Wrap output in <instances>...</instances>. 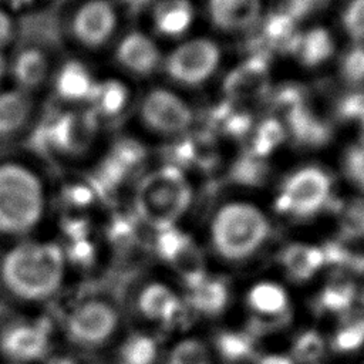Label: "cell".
<instances>
[{"label":"cell","instance_id":"6da1fadb","mask_svg":"<svg viewBox=\"0 0 364 364\" xmlns=\"http://www.w3.org/2000/svg\"><path fill=\"white\" fill-rule=\"evenodd\" d=\"M67 260L55 240L34 236L13 240L0 257V280L14 297L43 301L53 297L65 279Z\"/></svg>","mask_w":364,"mask_h":364},{"label":"cell","instance_id":"7a4b0ae2","mask_svg":"<svg viewBox=\"0 0 364 364\" xmlns=\"http://www.w3.org/2000/svg\"><path fill=\"white\" fill-rule=\"evenodd\" d=\"M53 189L23 158L0 159V235L11 240L33 236L47 216Z\"/></svg>","mask_w":364,"mask_h":364},{"label":"cell","instance_id":"3957f363","mask_svg":"<svg viewBox=\"0 0 364 364\" xmlns=\"http://www.w3.org/2000/svg\"><path fill=\"white\" fill-rule=\"evenodd\" d=\"M132 213L154 232L179 226L192 205L193 188L189 175L164 162L148 168L132 185Z\"/></svg>","mask_w":364,"mask_h":364},{"label":"cell","instance_id":"277c9868","mask_svg":"<svg viewBox=\"0 0 364 364\" xmlns=\"http://www.w3.org/2000/svg\"><path fill=\"white\" fill-rule=\"evenodd\" d=\"M37 125L40 151L63 162L98 154L105 128L87 107H58Z\"/></svg>","mask_w":364,"mask_h":364},{"label":"cell","instance_id":"5b68a950","mask_svg":"<svg viewBox=\"0 0 364 364\" xmlns=\"http://www.w3.org/2000/svg\"><path fill=\"white\" fill-rule=\"evenodd\" d=\"M269 230V219L259 206L247 200H230L212 215L209 239L219 256L240 260L263 245Z\"/></svg>","mask_w":364,"mask_h":364},{"label":"cell","instance_id":"8992f818","mask_svg":"<svg viewBox=\"0 0 364 364\" xmlns=\"http://www.w3.org/2000/svg\"><path fill=\"white\" fill-rule=\"evenodd\" d=\"M132 115L148 135L169 144L189 135L196 119L185 94L166 82L151 84L138 94Z\"/></svg>","mask_w":364,"mask_h":364},{"label":"cell","instance_id":"52a82bcc","mask_svg":"<svg viewBox=\"0 0 364 364\" xmlns=\"http://www.w3.org/2000/svg\"><path fill=\"white\" fill-rule=\"evenodd\" d=\"M222 48L208 36L191 34L165 48L161 75L183 91L206 84L222 64Z\"/></svg>","mask_w":364,"mask_h":364},{"label":"cell","instance_id":"ba28073f","mask_svg":"<svg viewBox=\"0 0 364 364\" xmlns=\"http://www.w3.org/2000/svg\"><path fill=\"white\" fill-rule=\"evenodd\" d=\"M122 11L117 0H75L64 23L65 34L81 50H111L122 31Z\"/></svg>","mask_w":364,"mask_h":364},{"label":"cell","instance_id":"9c48e42d","mask_svg":"<svg viewBox=\"0 0 364 364\" xmlns=\"http://www.w3.org/2000/svg\"><path fill=\"white\" fill-rule=\"evenodd\" d=\"M333 181L323 168L306 165L294 169L282 182L276 198V209L291 218H310L330 200Z\"/></svg>","mask_w":364,"mask_h":364},{"label":"cell","instance_id":"30bf717a","mask_svg":"<svg viewBox=\"0 0 364 364\" xmlns=\"http://www.w3.org/2000/svg\"><path fill=\"white\" fill-rule=\"evenodd\" d=\"M165 48L148 28L134 27L121 31L111 53L118 74L134 82L161 75Z\"/></svg>","mask_w":364,"mask_h":364},{"label":"cell","instance_id":"8fae6325","mask_svg":"<svg viewBox=\"0 0 364 364\" xmlns=\"http://www.w3.org/2000/svg\"><path fill=\"white\" fill-rule=\"evenodd\" d=\"M119 326L117 309L102 299H87L75 304L64 320V331L71 343L95 348L114 337Z\"/></svg>","mask_w":364,"mask_h":364},{"label":"cell","instance_id":"7c38bea8","mask_svg":"<svg viewBox=\"0 0 364 364\" xmlns=\"http://www.w3.org/2000/svg\"><path fill=\"white\" fill-rule=\"evenodd\" d=\"M51 326L43 318H14L0 330V354L6 363H43L51 354Z\"/></svg>","mask_w":364,"mask_h":364},{"label":"cell","instance_id":"4fadbf2b","mask_svg":"<svg viewBox=\"0 0 364 364\" xmlns=\"http://www.w3.org/2000/svg\"><path fill=\"white\" fill-rule=\"evenodd\" d=\"M145 158V146L139 141H118L108 146L97 159L98 172L90 179L100 193L115 191L124 182L132 186L148 169Z\"/></svg>","mask_w":364,"mask_h":364},{"label":"cell","instance_id":"5bb4252c","mask_svg":"<svg viewBox=\"0 0 364 364\" xmlns=\"http://www.w3.org/2000/svg\"><path fill=\"white\" fill-rule=\"evenodd\" d=\"M154 247L156 256L173 269L186 286L198 283L206 276L205 260L196 242L179 226L155 232Z\"/></svg>","mask_w":364,"mask_h":364},{"label":"cell","instance_id":"9a60e30c","mask_svg":"<svg viewBox=\"0 0 364 364\" xmlns=\"http://www.w3.org/2000/svg\"><path fill=\"white\" fill-rule=\"evenodd\" d=\"M98 71L84 57H65L55 61L48 90L58 107H87Z\"/></svg>","mask_w":364,"mask_h":364},{"label":"cell","instance_id":"2e32d148","mask_svg":"<svg viewBox=\"0 0 364 364\" xmlns=\"http://www.w3.org/2000/svg\"><path fill=\"white\" fill-rule=\"evenodd\" d=\"M138 94L132 81L114 73L98 75L87 108L107 127L132 114Z\"/></svg>","mask_w":364,"mask_h":364},{"label":"cell","instance_id":"e0dca14e","mask_svg":"<svg viewBox=\"0 0 364 364\" xmlns=\"http://www.w3.org/2000/svg\"><path fill=\"white\" fill-rule=\"evenodd\" d=\"M55 61L40 44L20 46L9 55V84L34 94L48 90Z\"/></svg>","mask_w":364,"mask_h":364},{"label":"cell","instance_id":"ac0fdd59","mask_svg":"<svg viewBox=\"0 0 364 364\" xmlns=\"http://www.w3.org/2000/svg\"><path fill=\"white\" fill-rule=\"evenodd\" d=\"M146 28L171 44L192 34L198 17L193 0H152L145 9Z\"/></svg>","mask_w":364,"mask_h":364},{"label":"cell","instance_id":"d6986e66","mask_svg":"<svg viewBox=\"0 0 364 364\" xmlns=\"http://www.w3.org/2000/svg\"><path fill=\"white\" fill-rule=\"evenodd\" d=\"M37 95L10 84L0 88V141H9L37 125Z\"/></svg>","mask_w":364,"mask_h":364},{"label":"cell","instance_id":"ffe728a7","mask_svg":"<svg viewBox=\"0 0 364 364\" xmlns=\"http://www.w3.org/2000/svg\"><path fill=\"white\" fill-rule=\"evenodd\" d=\"M136 307L148 321L164 327L178 324L186 310L183 297L164 282L146 283L136 296Z\"/></svg>","mask_w":364,"mask_h":364},{"label":"cell","instance_id":"44dd1931","mask_svg":"<svg viewBox=\"0 0 364 364\" xmlns=\"http://www.w3.org/2000/svg\"><path fill=\"white\" fill-rule=\"evenodd\" d=\"M263 0H206L210 23L226 33L246 31L262 18Z\"/></svg>","mask_w":364,"mask_h":364},{"label":"cell","instance_id":"7402d4cb","mask_svg":"<svg viewBox=\"0 0 364 364\" xmlns=\"http://www.w3.org/2000/svg\"><path fill=\"white\" fill-rule=\"evenodd\" d=\"M287 50L300 65L314 68L333 57L336 43L327 28L317 26L297 31Z\"/></svg>","mask_w":364,"mask_h":364},{"label":"cell","instance_id":"603a6c76","mask_svg":"<svg viewBox=\"0 0 364 364\" xmlns=\"http://www.w3.org/2000/svg\"><path fill=\"white\" fill-rule=\"evenodd\" d=\"M269 85V71L259 60L245 61L228 77L223 87L229 102H240L259 97Z\"/></svg>","mask_w":364,"mask_h":364},{"label":"cell","instance_id":"cb8c5ba5","mask_svg":"<svg viewBox=\"0 0 364 364\" xmlns=\"http://www.w3.org/2000/svg\"><path fill=\"white\" fill-rule=\"evenodd\" d=\"M188 291L183 296L186 309L205 316H216L223 311L229 300L228 286L223 280L209 277L208 274L198 283L186 286Z\"/></svg>","mask_w":364,"mask_h":364},{"label":"cell","instance_id":"d4e9b609","mask_svg":"<svg viewBox=\"0 0 364 364\" xmlns=\"http://www.w3.org/2000/svg\"><path fill=\"white\" fill-rule=\"evenodd\" d=\"M357 294L353 273L347 267H337L328 276L318 294V307L327 311L348 310Z\"/></svg>","mask_w":364,"mask_h":364},{"label":"cell","instance_id":"484cf974","mask_svg":"<svg viewBox=\"0 0 364 364\" xmlns=\"http://www.w3.org/2000/svg\"><path fill=\"white\" fill-rule=\"evenodd\" d=\"M162 350L155 336L146 331H132L118 347L117 364H158Z\"/></svg>","mask_w":364,"mask_h":364},{"label":"cell","instance_id":"4316f807","mask_svg":"<svg viewBox=\"0 0 364 364\" xmlns=\"http://www.w3.org/2000/svg\"><path fill=\"white\" fill-rule=\"evenodd\" d=\"M282 263L291 279L307 280L326 263V259L323 249L296 243L283 250Z\"/></svg>","mask_w":364,"mask_h":364},{"label":"cell","instance_id":"83f0119b","mask_svg":"<svg viewBox=\"0 0 364 364\" xmlns=\"http://www.w3.org/2000/svg\"><path fill=\"white\" fill-rule=\"evenodd\" d=\"M249 307L263 317L282 316L287 311L289 299L283 287L276 283H257L247 294Z\"/></svg>","mask_w":364,"mask_h":364},{"label":"cell","instance_id":"f1b7e54d","mask_svg":"<svg viewBox=\"0 0 364 364\" xmlns=\"http://www.w3.org/2000/svg\"><path fill=\"white\" fill-rule=\"evenodd\" d=\"M364 344V314L347 311L334 333L331 346L336 351L347 353L360 348Z\"/></svg>","mask_w":364,"mask_h":364},{"label":"cell","instance_id":"f546056e","mask_svg":"<svg viewBox=\"0 0 364 364\" xmlns=\"http://www.w3.org/2000/svg\"><path fill=\"white\" fill-rule=\"evenodd\" d=\"M215 344L219 354L228 361H240L253 355V341L247 333H219Z\"/></svg>","mask_w":364,"mask_h":364},{"label":"cell","instance_id":"4dcf8cb0","mask_svg":"<svg viewBox=\"0 0 364 364\" xmlns=\"http://www.w3.org/2000/svg\"><path fill=\"white\" fill-rule=\"evenodd\" d=\"M166 364H210V355L205 344L196 338H183L171 347Z\"/></svg>","mask_w":364,"mask_h":364},{"label":"cell","instance_id":"1f68e13d","mask_svg":"<svg viewBox=\"0 0 364 364\" xmlns=\"http://www.w3.org/2000/svg\"><path fill=\"white\" fill-rule=\"evenodd\" d=\"M341 28L355 43H364V0H348L340 16Z\"/></svg>","mask_w":364,"mask_h":364},{"label":"cell","instance_id":"d6a6232c","mask_svg":"<svg viewBox=\"0 0 364 364\" xmlns=\"http://www.w3.org/2000/svg\"><path fill=\"white\" fill-rule=\"evenodd\" d=\"M324 353V341L316 331L301 333L293 344V357L301 364L317 363Z\"/></svg>","mask_w":364,"mask_h":364},{"label":"cell","instance_id":"836d02e7","mask_svg":"<svg viewBox=\"0 0 364 364\" xmlns=\"http://www.w3.org/2000/svg\"><path fill=\"white\" fill-rule=\"evenodd\" d=\"M340 229L346 237H363L364 236V203H351L341 215Z\"/></svg>","mask_w":364,"mask_h":364},{"label":"cell","instance_id":"e575fe53","mask_svg":"<svg viewBox=\"0 0 364 364\" xmlns=\"http://www.w3.org/2000/svg\"><path fill=\"white\" fill-rule=\"evenodd\" d=\"M18 37V14L0 1V51L14 46Z\"/></svg>","mask_w":364,"mask_h":364},{"label":"cell","instance_id":"d590c367","mask_svg":"<svg viewBox=\"0 0 364 364\" xmlns=\"http://www.w3.org/2000/svg\"><path fill=\"white\" fill-rule=\"evenodd\" d=\"M341 74L348 81H363L364 80V47L355 46L348 50L341 63Z\"/></svg>","mask_w":364,"mask_h":364},{"label":"cell","instance_id":"8d00e7d4","mask_svg":"<svg viewBox=\"0 0 364 364\" xmlns=\"http://www.w3.org/2000/svg\"><path fill=\"white\" fill-rule=\"evenodd\" d=\"M346 171L348 178L364 189V144L348 151L346 156Z\"/></svg>","mask_w":364,"mask_h":364},{"label":"cell","instance_id":"74e56055","mask_svg":"<svg viewBox=\"0 0 364 364\" xmlns=\"http://www.w3.org/2000/svg\"><path fill=\"white\" fill-rule=\"evenodd\" d=\"M321 3L323 0H287L286 11L297 20L311 14L320 7Z\"/></svg>","mask_w":364,"mask_h":364},{"label":"cell","instance_id":"f35d334b","mask_svg":"<svg viewBox=\"0 0 364 364\" xmlns=\"http://www.w3.org/2000/svg\"><path fill=\"white\" fill-rule=\"evenodd\" d=\"M351 273L354 277L355 289L364 301V256L354 259L353 266H351Z\"/></svg>","mask_w":364,"mask_h":364},{"label":"cell","instance_id":"ab89813d","mask_svg":"<svg viewBox=\"0 0 364 364\" xmlns=\"http://www.w3.org/2000/svg\"><path fill=\"white\" fill-rule=\"evenodd\" d=\"M0 1L7 7H10L11 10H14L17 14H20L21 11H30L37 6H40L41 3H44V0H0Z\"/></svg>","mask_w":364,"mask_h":364},{"label":"cell","instance_id":"60d3db41","mask_svg":"<svg viewBox=\"0 0 364 364\" xmlns=\"http://www.w3.org/2000/svg\"><path fill=\"white\" fill-rule=\"evenodd\" d=\"M9 84V54L0 51V88Z\"/></svg>","mask_w":364,"mask_h":364},{"label":"cell","instance_id":"b9f144b4","mask_svg":"<svg viewBox=\"0 0 364 364\" xmlns=\"http://www.w3.org/2000/svg\"><path fill=\"white\" fill-rule=\"evenodd\" d=\"M43 364H80L74 357L68 354H50Z\"/></svg>","mask_w":364,"mask_h":364},{"label":"cell","instance_id":"7bdbcfd3","mask_svg":"<svg viewBox=\"0 0 364 364\" xmlns=\"http://www.w3.org/2000/svg\"><path fill=\"white\" fill-rule=\"evenodd\" d=\"M259 364H293V361L283 355H267L262 358Z\"/></svg>","mask_w":364,"mask_h":364},{"label":"cell","instance_id":"ee69618b","mask_svg":"<svg viewBox=\"0 0 364 364\" xmlns=\"http://www.w3.org/2000/svg\"><path fill=\"white\" fill-rule=\"evenodd\" d=\"M361 136L364 138V115L361 117Z\"/></svg>","mask_w":364,"mask_h":364},{"label":"cell","instance_id":"f6af8a7d","mask_svg":"<svg viewBox=\"0 0 364 364\" xmlns=\"http://www.w3.org/2000/svg\"><path fill=\"white\" fill-rule=\"evenodd\" d=\"M60 1H64V0H44V3H60Z\"/></svg>","mask_w":364,"mask_h":364},{"label":"cell","instance_id":"bcb514c9","mask_svg":"<svg viewBox=\"0 0 364 364\" xmlns=\"http://www.w3.org/2000/svg\"><path fill=\"white\" fill-rule=\"evenodd\" d=\"M4 364H10V363H4Z\"/></svg>","mask_w":364,"mask_h":364}]
</instances>
